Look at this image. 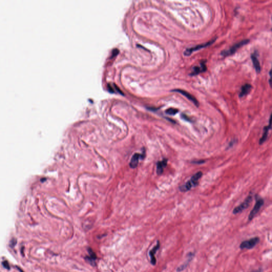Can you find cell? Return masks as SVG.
Instances as JSON below:
<instances>
[{"instance_id":"obj_1","label":"cell","mask_w":272,"mask_h":272,"mask_svg":"<svg viewBox=\"0 0 272 272\" xmlns=\"http://www.w3.org/2000/svg\"><path fill=\"white\" fill-rule=\"evenodd\" d=\"M250 42V40H241L240 42H239L235 44L234 45L232 46L231 48H230V49L227 50H224L223 51L221 54L222 55V56H231L234 53H235V52L237 51V50L239 49V48H240L241 47L243 46L244 45H246L248 43H249Z\"/></svg>"},{"instance_id":"obj_2","label":"cell","mask_w":272,"mask_h":272,"mask_svg":"<svg viewBox=\"0 0 272 272\" xmlns=\"http://www.w3.org/2000/svg\"><path fill=\"white\" fill-rule=\"evenodd\" d=\"M259 240L260 239L258 237H254L249 240L243 241L241 243L240 248L241 249H250L253 248L259 243Z\"/></svg>"},{"instance_id":"obj_3","label":"cell","mask_w":272,"mask_h":272,"mask_svg":"<svg viewBox=\"0 0 272 272\" xmlns=\"http://www.w3.org/2000/svg\"><path fill=\"white\" fill-rule=\"evenodd\" d=\"M216 40V38H214L213 40H211L209 41L208 42L203 43V44H201L200 45H197V46H194L193 48H187L186 50L185 51L184 54H185V56H190V54L193 53V52H195V51H196L198 50H200V49L203 48H206L207 46H209V45H211Z\"/></svg>"},{"instance_id":"obj_4","label":"cell","mask_w":272,"mask_h":272,"mask_svg":"<svg viewBox=\"0 0 272 272\" xmlns=\"http://www.w3.org/2000/svg\"><path fill=\"white\" fill-rule=\"evenodd\" d=\"M252 198H253V197H252V196L251 195H250L249 196H248L247 198H246L242 203H241L240 205L236 207L235 209H233V213L234 214L240 213L241 211H243L245 209H247L249 206L250 203H251Z\"/></svg>"},{"instance_id":"obj_5","label":"cell","mask_w":272,"mask_h":272,"mask_svg":"<svg viewBox=\"0 0 272 272\" xmlns=\"http://www.w3.org/2000/svg\"><path fill=\"white\" fill-rule=\"evenodd\" d=\"M264 203V202L263 199L261 198L259 199L258 201H257L255 205L254 208L252 209V211H250V214L249 215L248 219L249 221H251L254 219V217L258 213V211L261 209Z\"/></svg>"},{"instance_id":"obj_6","label":"cell","mask_w":272,"mask_h":272,"mask_svg":"<svg viewBox=\"0 0 272 272\" xmlns=\"http://www.w3.org/2000/svg\"><path fill=\"white\" fill-rule=\"evenodd\" d=\"M173 92H179L180 94H181L182 95L185 96L188 100H191L193 103H194V104L196 106L198 107V106H199V102H198V100H196V98L193 96L191 95L189 92H187V91H185V90H182V89H175V90H173Z\"/></svg>"},{"instance_id":"obj_7","label":"cell","mask_w":272,"mask_h":272,"mask_svg":"<svg viewBox=\"0 0 272 272\" xmlns=\"http://www.w3.org/2000/svg\"><path fill=\"white\" fill-rule=\"evenodd\" d=\"M159 248H160V243L158 241L156 246H155L152 249H151L149 251V256L151 258V263L153 265H156V257H155V254Z\"/></svg>"},{"instance_id":"obj_8","label":"cell","mask_w":272,"mask_h":272,"mask_svg":"<svg viewBox=\"0 0 272 272\" xmlns=\"http://www.w3.org/2000/svg\"><path fill=\"white\" fill-rule=\"evenodd\" d=\"M141 158V155L138 153H135L132 156L131 161L130 162V167L132 169H135L137 167L139 159Z\"/></svg>"},{"instance_id":"obj_9","label":"cell","mask_w":272,"mask_h":272,"mask_svg":"<svg viewBox=\"0 0 272 272\" xmlns=\"http://www.w3.org/2000/svg\"><path fill=\"white\" fill-rule=\"evenodd\" d=\"M193 257H194V254L193 253H190L188 255L187 260L183 264L180 265V266L177 268V272H181L185 270V268L187 267L188 265L190 263V262L191 261Z\"/></svg>"},{"instance_id":"obj_10","label":"cell","mask_w":272,"mask_h":272,"mask_svg":"<svg viewBox=\"0 0 272 272\" xmlns=\"http://www.w3.org/2000/svg\"><path fill=\"white\" fill-rule=\"evenodd\" d=\"M252 88V86L250 84H246L243 85L241 87V90L239 94V97H242L243 96L248 94L251 91Z\"/></svg>"},{"instance_id":"obj_11","label":"cell","mask_w":272,"mask_h":272,"mask_svg":"<svg viewBox=\"0 0 272 272\" xmlns=\"http://www.w3.org/2000/svg\"><path fill=\"white\" fill-rule=\"evenodd\" d=\"M167 159H164L162 161L159 162L157 164V173L159 175H161L163 172V170L165 167L167 166Z\"/></svg>"},{"instance_id":"obj_12","label":"cell","mask_w":272,"mask_h":272,"mask_svg":"<svg viewBox=\"0 0 272 272\" xmlns=\"http://www.w3.org/2000/svg\"><path fill=\"white\" fill-rule=\"evenodd\" d=\"M193 71L191 72V75H193H193H196V74H199L200 72H204L206 71V65H205V64L202 63L201 64V66H195V67L193 68Z\"/></svg>"},{"instance_id":"obj_13","label":"cell","mask_w":272,"mask_h":272,"mask_svg":"<svg viewBox=\"0 0 272 272\" xmlns=\"http://www.w3.org/2000/svg\"><path fill=\"white\" fill-rule=\"evenodd\" d=\"M251 58L256 71L257 73H260L261 71V67L259 61L257 58L256 56H255L254 54H252L251 56Z\"/></svg>"},{"instance_id":"obj_14","label":"cell","mask_w":272,"mask_h":272,"mask_svg":"<svg viewBox=\"0 0 272 272\" xmlns=\"http://www.w3.org/2000/svg\"><path fill=\"white\" fill-rule=\"evenodd\" d=\"M202 175H203V173L201 172V171L196 173V174L193 175L192 177H191V180H190V181L192 183L193 185L196 186V185H198V180L201 179V177H202Z\"/></svg>"},{"instance_id":"obj_15","label":"cell","mask_w":272,"mask_h":272,"mask_svg":"<svg viewBox=\"0 0 272 272\" xmlns=\"http://www.w3.org/2000/svg\"><path fill=\"white\" fill-rule=\"evenodd\" d=\"M270 130V128L268 126H266L264 128V133L263 135L262 136V138L259 140V144L260 145H262L265 141L266 140L268 136V131Z\"/></svg>"},{"instance_id":"obj_16","label":"cell","mask_w":272,"mask_h":272,"mask_svg":"<svg viewBox=\"0 0 272 272\" xmlns=\"http://www.w3.org/2000/svg\"><path fill=\"white\" fill-rule=\"evenodd\" d=\"M193 186L192 183L190 181H188L185 185H183L181 187H180V191H183V192L187 191L188 190H190V189L191 188V187H192Z\"/></svg>"},{"instance_id":"obj_17","label":"cell","mask_w":272,"mask_h":272,"mask_svg":"<svg viewBox=\"0 0 272 272\" xmlns=\"http://www.w3.org/2000/svg\"><path fill=\"white\" fill-rule=\"evenodd\" d=\"M108 89L110 90V91L111 92H115V90H116L117 92L120 93L121 94H123V92H122L120 90V89H119V88L118 87V86H116V85H114V84H113V86L111 85H108Z\"/></svg>"},{"instance_id":"obj_18","label":"cell","mask_w":272,"mask_h":272,"mask_svg":"<svg viewBox=\"0 0 272 272\" xmlns=\"http://www.w3.org/2000/svg\"><path fill=\"white\" fill-rule=\"evenodd\" d=\"M178 110L176 109V108H170L169 109H167V111H166V113L169 115H174L175 114L177 113L178 112Z\"/></svg>"},{"instance_id":"obj_19","label":"cell","mask_w":272,"mask_h":272,"mask_svg":"<svg viewBox=\"0 0 272 272\" xmlns=\"http://www.w3.org/2000/svg\"><path fill=\"white\" fill-rule=\"evenodd\" d=\"M88 252H89V254L90 255V257H89L88 259H89L90 262H94L95 259H96V255H95V253L94 252H92V250L90 249H89Z\"/></svg>"},{"instance_id":"obj_20","label":"cell","mask_w":272,"mask_h":272,"mask_svg":"<svg viewBox=\"0 0 272 272\" xmlns=\"http://www.w3.org/2000/svg\"><path fill=\"white\" fill-rule=\"evenodd\" d=\"M2 264L4 266V267L6 268H7V269L10 268V266H9L8 262H6V261H4V262H3Z\"/></svg>"},{"instance_id":"obj_21","label":"cell","mask_w":272,"mask_h":272,"mask_svg":"<svg viewBox=\"0 0 272 272\" xmlns=\"http://www.w3.org/2000/svg\"><path fill=\"white\" fill-rule=\"evenodd\" d=\"M182 118L185 120H186V121H190V118L188 116H187L185 114H182Z\"/></svg>"},{"instance_id":"obj_22","label":"cell","mask_w":272,"mask_h":272,"mask_svg":"<svg viewBox=\"0 0 272 272\" xmlns=\"http://www.w3.org/2000/svg\"><path fill=\"white\" fill-rule=\"evenodd\" d=\"M268 128H270V129H271L272 128V113L271 115V117H270V121H269V124L268 126Z\"/></svg>"},{"instance_id":"obj_23","label":"cell","mask_w":272,"mask_h":272,"mask_svg":"<svg viewBox=\"0 0 272 272\" xmlns=\"http://www.w3.org/2000/svg\"><path fill=\"white\" fill-rule=\"evenodd\" d=\"M205 161H194L193 162V163H195V164H203V163H205Z\"/></svg>"},{"instance_id":"obj_24","label":"cell","mask_w":272,"mask_h":272,"mask_svg":"<svg viewBox=\"0 0 272 272\" xmlns=\"http://www.w3.org/2000/svg\"><path fill=\"white\" fill-rule=\"evenodd\" d=\"M269 83H270V85H271V87L272 88V77H271L270 81H269Z\"/></svg>"},{"instance_id":"obj_25","label":"cell","mask_w":272,"mask_h":272,"mask_svg":"<svg viewBox=\"0 0 272 272\" xmlns=\"http://www.w3.org/2000/svg\"><path fill=\"white\" fill-rule=\"evenodd\" d=\"M270 75L271 76V77H272V69L270 70Z\"/></svg>"},{"instance_id":"obj_26","label":"cell","mask_w":272,"mask_h":272,"mask_svg":"<svg viewBox=\"0 0 272 272\" xmlns=\"http://www.w3.org/2000/svg\"></svg>"}]
</instances>
